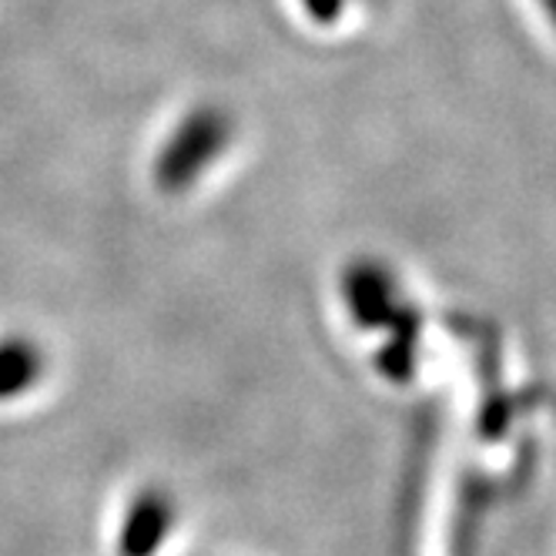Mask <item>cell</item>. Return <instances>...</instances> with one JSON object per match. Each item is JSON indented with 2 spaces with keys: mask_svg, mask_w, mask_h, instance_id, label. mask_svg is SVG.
<instances>
[{
  "mask_svg": "<svg viewBox=\"0 0 556 556\" xmlns=\"http://www.w3.org/2000/svg\"><path fill=\"white\" fill-rule=\"evenodd\" d=\"M37 366L27 345H8L0 349V395H11L17 389H24L34 379Z\"/></svg>",
  "mask_w": 556,
  "mask_h": 556,
  "instance_id": "1",
  "label": "cell"
},
{
  "mask_svg": "<svg viewBox=\"0 0 556 556\" xmlns=\"http://www.w3.org/2000/svg\"><path fill=\"white\" fill-rule=\"evenodd\" d=\"M546 4H549V8H553V14H556V0H546Z\"/></svg>",
  "mask_w": 556,
  "mask_h": 556,
  "instance_id": "2",
  "label": "cell"
}]
</instances>
